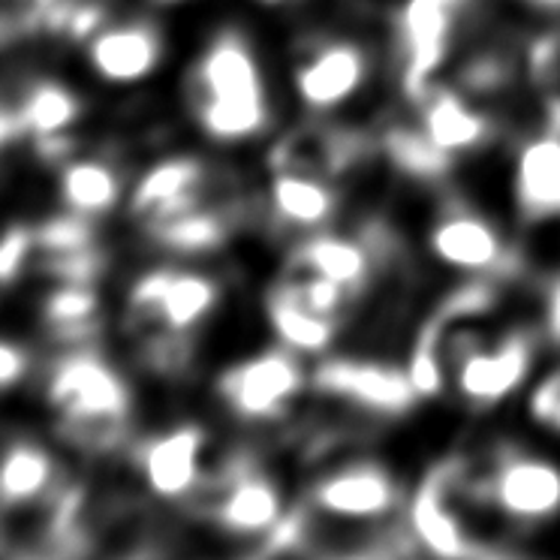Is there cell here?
Returning a JSON list of instances; mask_svg holds the SVG:
<instances>
[{"label":"cell","mask_w":560,"mask_h":560,"mask_svg":"<svg viewBox=\"0 0 560 560\" xmlns=\"http://www.w3.org/2000/svg\"><path fill=\"white\" fill-rule=\"evenodd\" d=\"M268 3H280V0H268Z\"/></svg>","instance_id":"34"},{"label":"cell","mask_w":560,"mask_h":560,"mask_svg":"<svg viewBox=\"0 0 560 560\" xmlns=\"http://www.w3.org/2000/svg\"><path fill=\"white\" fill-rule=\"evenodd\" d=\"M208 518L232 534L275 530L283 522L280 488L250 462H235L208 498Z\"/></svg>","instance_id":"12"},{"label":"cell","mask_w":560,"mask_h":560,"mask_svg":"<svg viewBox=\"0 0 560 560\" xmlns=\"http://www.w3.org/2000/svg\"><path fill=\"white\" fill-rule=\"evenodd\" d=\"M311 503L335 518L371 522L389 515L401 503V488L383 464H347L311 488Z\"/></svg>","instance_id":"14"},{"label":"cell","mask_w":560,"mask_h":560,"mask_svg":"<svg viewBox=\"0 0 560 560\" xmlns=\"http://www.w3.org/2000/svg\"><path fill=\"white\" fill-rule=\"evenodd\" d=\"M184 103L214 142H247L271 121L262 63L242 31H220L184 75Z\"/></svg>","instance_id":"3"},{"label":"cell","mask_w":560,"mask_h":560,"mask_svg":"<svg viewBox=\"0 0 560 560\" xmlns=\"http://www.w3.org/2000/svg\"><path fill=\"white\" fill-rule=\"evenodd\" d=\"M121 190V170L103 154H70L58 166V196L73 214L100 218L118 206Z\"/></svg>","instance_id":"23"},{"label":"cell","mask_w":560,"mask_h":560,"mask_svg":"<svg viewBox=\"0 0 560 560\" xmlns=\"http://www.w3.org/2000/svg\"><path fill=\"white\" fill-rule=\"evenodd\" d=\"M202 455L206 431L196 425H178L145 440L136 452V464L145 486L158 498L178 500L194 494L202 482Z\"/></svg>","instance_id":"18"},{"label":"cell","mask_w":560,"mask_h":560,"mask_svg":"<svg viewBox=\"0 0 560 560\" xmlns=\"http://www.w3.org/2000/svg\"><path fill=\"white\" fill-rule=\"evenodd\" d=\"M374 262H377V244L371 238L317 232L295 247L283 271L295 275V278L331 283V287H338L355 299L371 280Z\"/></svg>","instance_id":"17"},{"label":"cell","mask_w":560,"mask_h":560,"mask_svg":"<svg viewBox=\"0 0 560 560\" xmlns=\"http://www.w3.org/2000/svg\"><path fill=\"white\" fill-rule=\"evenodd\" d=\"M31 371V355L22 343L0 338V392L13 389Z\"/></svg>","instance_id":"30"},{"label":"cell","mask_w":560,"mask_h":560,"mask_svg":"<svg viewBox=\"0 0 560 560\" xmlns=\"http://www.w3.org/2000/svg\"><path fill=\"white\" fill-rule=\"evenodd\" d=\"M462 479V464L434 467L410 500V530L438 560H476L479 555V546L467 536L458 512L452 510V494Z\"/></svg>","instance_id":"10"},{"label":"cell","mask_w":560,"mask_h":560,"mask_svg":"<svg viewBox=\"0 0 560 560\" xmlns=\"http://www.w3.org/2000/svg\"><path fill=\"white\" fill-rule=\"evenodd\" d=\"M512 199L530 223L560 218V133L548 130L524 142L512 166Z\"/></svg>","instance_id":"20"},{"label":"cell","mask_w":560,"mask_h":560,"mask_svg":"<svg viewBox=\"0 0 560 560\" xmlns=\"http://www.w3.org/2000/svg\"><path fill=\"white\" fill-rule=\"evenodd\" d=\"M488 498L515 522H546L560 512V467L539 455L510 452L488 479Z\"/></svg>","instance_id":"11"},{"label":"cell","mask_w":560,"mask_h":560,"mask_svg":"<svg viewBox=\"0 0 560 560\" xmlns=\"http://www.w3.org/2000/svg\"><path fill=\"white\" fill-rule=\"evenodd\" d=\"M467 10L470 0H404L395 19V51L401 85L410 97H419L434 82Z\"/></svg>","instance_id":"6"},{"label":"cell","mask_w":560,"mask_h":560,"mask_svg":"<svg viewBox=\"0 0 560 560\" xmlns=\"http://www.w3.org/2000/svg\"><path fill=\"white\" fill-rule=\"evenodd\" d=\"M163 61V34L151 22H115L88 39V67L106 85H136Z\"/></svg>","instance_id":"15"},{"label":"cell","mask_w":560,"mask_h":560,"mask_svg":"<svg viewBox=\"0 0 560 560\" xmlns=\"http://www.w3.org/2000/svg\"><path fill=\"white\" fill-rule=\"evenodd\" d=\"M428 247L446 268L462 275H503L512 266V250L498 226L467 206L440 211L428 232Z\"/></svg>","instance_id":"9"},{"label":"cell","mask_w":560,"mask_h":560,"mask_svg":"<svg viewBox=\"0 0 560 560\" xmlns=\"http://www.w3.org/2000/svg\"><path fill=\"white\" fill-rule=\"evenodd\" d=\"M3 100H10V106H13L22 139H31L34 145L46 142V139L70 136V130L85 112L73 88L51 79V75L25 79Z\"/></svg>","instance_id":"21"},{"label":"cell","mask_w":560,"mask_h":560,"mask_svg":"<svg viewBox=\"0 0 560 560\" xmlns=\"http://www.w3.org/2000/svg\"><path fill=\"white\" fill-rule=\"evenodd\" d=\"M58 491V462L37 440L13 438L0 455V506H31Z\"/></svg>","instance_id":"24"},{"label":"cell","mask_w":560,"mask_h":560,"mask_svg":"<svg viewBox=\"0 0 560 560\" xmlns=\"http://www.w3.org/2000/svg\"><path fill=\"white\" fill-rule=\"evenodd\" d=\"M268 211L280 230L319 232L338 211V194L326 178L299 172H271Z\"/></svg>","instance_id":"22"},{"label":"cell","mask_w":560,"mask_h":560,"mask_svg":"<svg viewBox=\"0 0 560 560\" xmlns=\"http://www.w3.org/2000/svg\"><path fill=\"white\" fill-rule=\"evenodd\" d=\"M368 51L347 37L317 34L307 37L293 55V91L302 106L329 112L343 106L365 85Z\"/></svg>","instance_id":"7"},{"label":"cell","mask_w":560,"mask_h":560,"mask_svg":"<svg viewBox=\"0 0 560 560\" xmlns=\"http://www.w3.org/2000/svg\"><path fill=\"white\" fill-rule=\"evenodd\" d=\"M163 3H178V0H163Z\"/></svg>","instance_id":"33"},{"label":"cell","mask_w":560,"mask_h":560,"mask_svg":"<svg viewBox=\"0 0 560 560\" xmlns=\"http://www.w3.org/2000/svg\"><path fill=\"white\" fill-rule=\"evenodd\" d=\"M314 386L329 398L353 404L374 416H401L419 398L407 371L365 359H335L319 365Z\"/></svg>","instance_id":"8"},{"label":"cell","mask_w":560,"mask_h":560,"mask_svg":"<svg viewBox=\"0 0 560 560\" xmlns=\"http://www.w3.org/2000/svg\"><path fill=\"white\" fill-rule=\"evenodd\" d=\"M530 75L542 94L551 130L560 133V34H548L530 51Z\"/></svg>","instance_id":"28"},{"label":"cell","mask_w":560,"mask_h":560,"mask_svg":"<svg viewBox=\"0 0 560 560\" xmlns=\"http://www.w3.org/2000/svg\"><path fill=\"white\" fill-rule=\"evenodd\" d=\"M413 100L419 103L416 106V127L446 158H458V154H467V151H474V148L488 142V136H491L488 115L476 109L462 91L431 82Z\"/></svg>","instance_id":"19"},{"label":"cell","mask_w":560,"mask_h":560,"mask_svg":"<svg viewBox=\"0 0 560 560\" xmlns=\"http://www.w3.org/2000/svg\"><path fill=\"white\" fill-rule=\"evenodd\" d=\"M386 154L404 175H413L419 182H434L440 175H446L452 163V158L431 145L428 136L416 124L392 127L386 133Z\"/></svg>","instance_id":"27"},{"label":"cell","mask_w":560,"mask_h":560,"mask_svg":"<svg viewBox=\"0 0 560 560\" xmlns=\"http://www.w3.org/2000/svg\"><path fill=\"white\" fill-rule=\"evenodd\" d=\"M31 271H39L51 283H94L103 271V250L91 230V218L63 211L34 226Z\"/></svg>","instance_id":"13"},{"label":"cell","mask_w":560,"mask_h":560,"mask_svg":"<svg viewBox=\"0 0 560 560\" xmlns=\"http://www.w3.org/2000/svg\"><path fill=\"white\" fill-rule=\"evenodd\" d=\"M365 139L343 127H326V124H305L295 127L280 139L268 166L271 172H299L335 182L338 175L353 170L359 160L365 158Z\"/></svg>","instance_id":"16"},{"label":"cell","mask_w":560,"mask_h":560,"mask_svg":"<svg viewBox=\"0 0 560 560\" xmlns=\"http://www.w3.org/2000/svg\"><path fill=\"white\" fill-rule=\"evenodd\" d=\"M546 331L551 341L560 347V275L548 283L546 293Z\"/></svg>","instance_id":"31"},{"label":"cell","mask_w":560,"mask_h":560,"mask_svg":"<svg viewBox=\"0 0 560 560\" xmlns=\"http://www.w3.org/2000/svg\"><path fill=\"white\" fill-rule=\"evenodd\" d=\"M238 199L226 175L199 158H166L136 182V226L175 254H206L230 238Z\"/></svg>","instance_id":"1"},{"label":"cell","mask_w":560,"mask_h":560,"mask_svg":"<svg viewBox=\"0 0 560 560\" xmlns=\"http://www.w3.org/2000/svg\"><path fill=\"white\" fill-rule=\"evenodd\" d=\"M527 3H534L539 10H551V13H558L560 10V0H527Z\"/></svg>","instance_id":"32"},{"label":"cell","mask_w":560,"mask_h":560,"mask_svg":"<svg viewBox=\"0 0 560 560\" xmlns=\"http://www.w3.org/2000/svg\"><path fill=\"white\" fill-rule=\"evenodd\" d=\"M220 302L218 280L190 268H154L136 280L124 302V331L139 362L154 374L187 368L194 335Z\"/></svg>","instance_id":"2"},{"label":"cell","mask_w":560,"mask_h":560,"mask_svg":"<svg viewBox=\"0 0 560 560\" xmlns=\"http://www.w3.org/2000/svg\"><path fill=\"white\" fill-rule=\"evenodd\" d=\"M46 404L55 428L70 446L112 452L121 446L133 416V392L106 355L85 347H63L46 371Z\"/></svg>","instance_id":"4"},{"label":"cell","mask_w":560,"mask_h":560,"mask_svg":"<svg viewBox=\"0 0 560 560\" xmlns=\"http://www.w3.org/2000/svg\"><path fill=\"white\" fill-rule=\"evenodd\" d=\"M530 413L551 431H560V368L548 374L530 395Z\"/></svg>","instance_id":"29"},{"label":"cell","mask_w":560,"mask_h":560,"mask_svg":"<svg viewBox=\"0 0 560 560\" xmlns=\"http://www.w3.org/2000/svg\"><path fill=\"white\" fill-rule=\"evenodd\" d=\"M266 314L271 329L283 347L293 353H319L335 341V331L341 323L323 317L314 307H307L302 299H295L290 290L275 283L266 295Z\"/></svg>","instance_id":"26"},{"label":"cell","mask_w":560,"mask_h":560,"mask_svg":"<svg viewBox=\"0 0 560 560\" xmlns=\"http://www.w3.org/2000/svg\"><path fill=\"white\" fill-rule=\"evenodd\" d=\"M39 323L63 347H85L100 329V299L91 283H51L39 302Z\"/></svg>","instance_id":"25"},{"label":"cell","mask_w":560,"mask_h":560,"mask_svg":"<svg viewBox=\"0 0 560 560\" xmlns=\"http://www.w3.org/2000/svg\"><path fill=\"white\" fill-rule=\"evenodd\" d=\"M305 368L290 347L262 350L230 365L218 377V398L235 419L271 422L290 410L305 389Z\"/></svg>","instance_id":"5"}]
</instances>
